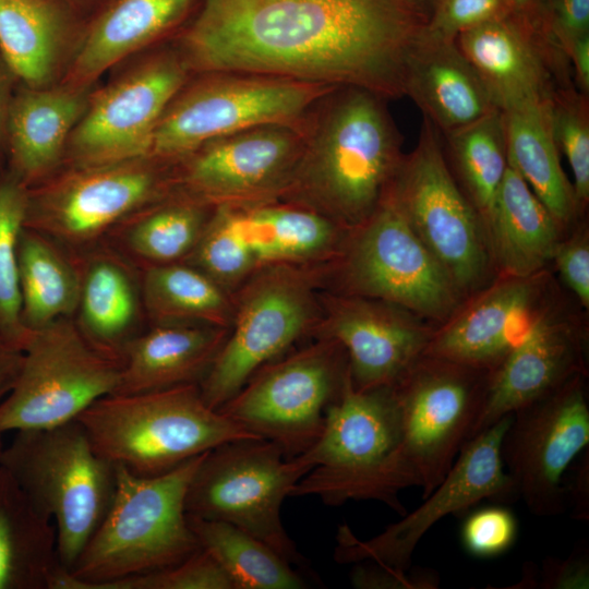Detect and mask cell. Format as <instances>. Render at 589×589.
<instances>
[{
  "label": "cell",
  "instance_id": "6da1fadb",
  "mask_svg": "<svg viewBox=\"0 0 589 589\" xmlns=\"http://www.w3.org/2000/svg\"><path fill=\"white\" fill-rule=\"evenodd\" d=\"M424 22L400 0H203L181 36L190 70L247 72L405 96Z\"/></svg>",
  "mask_w": 589,
  "mask_h": 589
},
{
  "label": "cell",
  "instance_id": "7a4b0ae2",
  "mask_svg": "<svg viewBox=\"0 0 589 589\" xmlns=\"http://www.w3.org/2000/svg\"><path fill=\"white\" fill-rule=\"evenodd\" d=\"M387 100L359 86L328 91L308 117L302 153L280 201L314 211L347 230L368 219L405 156Z\"/></svg>",
  "mask_w": 589,
  "mask_h": 589
},
{
  "label": "cell",
  "instance_id": "3957f363",
  "mask_svg": "<svg viewBox=\"0 0 589 589\" xmlns=\"http://www.w3.org/2000/svg\"><path fill=\"white\" fill-rule=\"evenodd\" d=\"M204 454L154 477L116 466V491L105 517L72 568L58 570L50 589H100L173 566L200 550L185 494Z\"/></svg>",
  "mask_w": 589,
  "mask_h": 589
},
{
  "label": "cell",
  "instance_id": "277c9868",
  "mask_svg": "<svg viewBox=\"0 0 589 589\" xmlns=\"http://www.w3.org/2000/svg\"><path fill=\"white\" fill-rule=\"evenodd\" d=\"M400 418L393 386L342 392L325 413L320 438L303 457L313 468L290 497L315 495L329 506L373 500L401 516V490L418 486L400 452Z\"/></svg>",
  "mask_w": 589,
  "mask_h": 589
},
{
  "label": "cell",
  "instance_id": "5b68a950",
  "mask_svg": "<svg viewBox=\"0 0 589 589\" xmlns=\"http://www.w3.org/2000/svg\"><path fill=\"white\" fill-rule=\"evenodd\" d=\"M76 420L101 457L140 477L166 473L230 441L260 438L211 408L196 384L109 394Z\"/></svg>",
  "mask_w": 589,
  "mask_h": 589
},
{
  "label": "cell",
  "instance_id": "8992f818",
  "mask_svg": "<svg viewBox=\"0 0 589 589\" xmlns=\"http://www.w3.org/2000/svg\"><path fill=\"white\" fill-rule=\"evenodd\" d=\"M0 465L52 521L58 561L70 570L112 502L117 467L95 450L76 419L15 432Z\"/></svg>",
  "mask_w": 589,
  "mask_h": 589
},
{
  "label": "cell",
  "instance_id": "52a82bcc",
  "mask_svg": "<svg viewBox=\"0 0 589 589\" xmlns=\"http://www.w3.org/2000/svg\"><path fill=\"white\" fill-rule=\"evenodd\" d=\"M326 263L260 266L235 292L229 334L200 383L218 410L263 365L312 335L321 316Z\"/></svg>",
  "mask_w": 589,
  "mask_h": 589
},
{
  "label": "cell",
  "instance_id": "ba28073f",
  "mask_svg": "<svg viewBox=\"0 0 589 589\" xmlns=\"http://www.w3.org/2000/svg\"><path fill=\"white\" fill-rule=\"evenodd\" d=\"M329 285L330 291L383 300L437 325L466 300L389 191L368 219L348 231L326 264L324 287Z\"/></svg>",
  "mask_w": 589,
  "mask_h": 589
},
{
  "label": "cell",
  "instance_id": "9c48e42d",
  "mask_svg": "<svg viewBox=\"0 0 589 589\" xmlns=\"http://www.w3.org/2000/svg\"><path fill=\"white\" fill-rule=\"evenodd\" d=\"M202 74L184 84L164 111L149 157L173 164L209 141L260 125L302 131L314 106L334 87L247 72Z\"/></svg>",
  "mask_w": 589,
  "mask_h": 589
},
{
  "label": "cell",
  "instance_id": "30bf717a",
  "mask_svg": "<svg viewBox=\"0 0 589 589\" xmlns=\"http://www.w3.org/2000/svg\"><path fill=\"white\" fill-rule=\"evenodd\" d=\"M312 468L301 456L287 459L267 440L224 443L197 465L185 494L187 514L233 525L303 568L306 560L284 527L281 505Z\"/></svg>",
  "mask_w": 589,
  "mask_h": 589
},
{
  "label": "cell",
  "instance_id": "8fae6325",
  "mask_svg": "<svg viewBox=\"0 0 589 589\" xmlns=\"http://www.w3.org/2000/svg\"><path fill=\"white\" fill-rule=\"evenodd\" d=\"M388 191L466 299L498 276L482 220L449 169L441 133L426 118Z\"/></svg>",
  "mask_w": 589,
  "mask_h": 589
},
{
  "label": "cell",
  "instance_id": "7c38bea8",
  "mask_svg": "<svg viewBox=\"0 0 589 589\" xmlns=\"http://www.w3.org/2000/svg\"><path fill=\"white\" fill-rule=\"evenodd\" d=\"M172 190L173 164L153 157L69 166L27 189L24 226L75 254Z\"/></svg>",
  "mask_w": 589,
  "mask_h": 589
},
{
  "label": "cell",
  "instance_id": "4fadbf2b",
  "mask_svg": "<svg viewBox=\"0 0 589 589\" xmlns=\"http://www.w3.org/2000/svg\"><path fill=\"white\" fill-rule=\"evenodd\" d=\"M349 375L345 349L329 338L260 368L218 411L252 435L277 444L287 459L314 446L328 407Z\"/></svg>",
  "mask_w": 589,
  "mask_h": 589
},
{
  "label": "cell",
  "instance_id": "5bb4252c",
  "mask_svg": "<svg viewBox=\"0 0 589 589\" xmlns=\"http://www.w3.org/2000/svg\"><path fill=\"white\" fill-rule=\"evenodd\" d=\"M121 368V361L93 348L71 317L32 332L17 377L0 402V433L75 420L117 390Z\"/></svg>",
  "mask_w": 589,
  "mask_h": 589
},
{
  "label": "cell",
  "instance_id": "9a60e30c",
  "mask_svg": "<svg viewBox=\"0 0 589 589\" xmlns=\"http://www.w3.org/2000/svg\"><path fill=\"white\" fill-rule=\"evenodd\" d=\"M490 371L422 354L393 385L400 452L422 498L443 480L481 410Z\"/></svg>",
  "mask_w": 589,
  "mask_h": 589
},
{
  "label": "cell",
  "instance_id": "2e32d148",
  "mask_svg": "<svg viewBox=\"0 0 589 589\" xmlns=\"http://www.w3.org/2000/svg\"><path fill=\"white\" fill-rule=\"evenodd\" d=\"M512 413L468 440L443 480L423 503L372 539L361 540L348 526L337 533L335 560L342 564L372 561L406 570L422 537L442 518L461 515L483 500L517 501L515 485L505 470L501 448Z\"/></svg>",
  "mask_w": 589,
  "mask_h": 589
},
{
  "label": "cell",
  "instance_id": "e0dca14e",
  "mask_svg": "<svg viewBox=\"0 0 589 589\" xmlns=\"http://www.w3.org/2000/svg\"><path fill=\"white\" fill-rule=\"evenodd\" d=\"M586 373L512 413L501 455L518 497L536 516L565 512L564 478L589 445Z\"/></svg>",
  "mask_w": 589,
  "mask_h": 589
},
{
  "label": "cell",
  "instance_id": "ac0fdd59",
  "mask_svg": "<svg viewBox=\"0 0 589 589\" xmlns=\"http://www.w3.org/2000/svg\"><path fill=\"white\" fill-rule=\"evenodd\" d=\"M189 71L181 53H163L95 94L70 134L69 166L149 157L156 125Z\"/></svg>",
  "mask_w": 589,
  "mask_h": 589
},
{
  "label": "cell",
  "instance_id": "d6986e66",
  "mask_svg": "<svg viewBox=\"0 0 589 589\" xmlns=\"http://www.w3.org/2000/svg\"><path fill=\"white\" fill-rule=\"evenodd\" d=\"M302 148V131L289 125L235 132L173 163V190L214 207L280 201Z\"/></svg>",
  "mask_w": 589,
  "mask_h": 589
},
{
  "label": "cell",
  "instance_id": "ffe728a7",
  "mask_svg": "<svg viewBox=\"0 0 589 589\" xmlns=\"http://www.w3.org/2000/svg\"><path fill=\"white\" fill-rule=\"evenodd\" d=\"M321 316L312 334L337 341L358 390L393 386L424 353L435 326L409 310L377 299L320 293Z\"/></svg>",
  "mask_w": 589,
  "mask_h": 589
},
{
  "label": "cell",
  "instance_id": "44dd1931",
  "mask_svg": "<svg viewBox=\"0 0 589 589\" xmlns=\"http://www.w3.org/2000/svg\"><path fill=\"white\" fill-rule=\"evenodd\" d=\"M546 269L524 277L497 276L435 326L423 354L492 371L550 305Z\"/></svg>",
  "mask_w": 589,
  "mask_h": 589
},
{
  "label": "cell",
  "instance_id": "7402d4cb",
  "mask_svg": "<svg viewBox=\"0 0 589 589\" xmlns=\"http://www.w3.org/2000/svg\"><path fill=\"white\" fill-rule=\"evenodd\" d=\"M580 373L587 374L584 333L569 316L550 304L490 372L469 440Z\"/></svg>",
  "mask_w": 589,
  "mask_h": 589
},
{
  "label": "cell",
  "instance_id": "603a6c76",
  "mask_svg": "<svg viewBox=\"0 0 589 589\" xmlns=\"http://www.w3.org/2000/svg\"><path fill=\"white\" fill-rule=\"evenodd\" d=\"M456 44L502 111L545 100L556 86L573 84L567 59L513 14L462 32Z\"/></svg>",
  "mask_w": 589,
  "mask_h": 589
},
{
  "label": "cell",
  "instance_id": "cb8c5ba5",
  "mask_svg": "<svg viewBox=\"0 0 589 589\" xmlns=\"http://www.w3.org/2000/svg\"><path fill=\"white\" fill-rule=\"evenodd\" d=\"M74 256L80 294L72 320L93 348L122 362L129 345L149 325L141 271L105 241Z\"/></svg>",
  "mask_w": 589,
  "mask_h": 589
},
{
  "label": "cell",
  "instance_id": "d4e9b609",
  "mask_svg": "<svg viewBox=\"0 0 589 589\" xmlns=\"http://www.w3.org/2000/svg\"><path fill=\"white\" fill-rule=\"evenodd\" d=\"M87 98L84 87H26L12 97L5 127L11 172L27 189L59 170Z\"/></svg>",
  "mask_w": 589,
  "mask_h": 589
},
{
  "label": "cell",
  "instance_id": "484cf974",
  "mask_svg": "<svg viewBox=\"0 0 589 589\" xmlns=\"http://www.w3.org/2000/svg\"><path fill=\"white\" fill-rule=\"evenodd\" d=\"M404 91L442 135L498 109L456 41L428 40L421 33L407 62Z\"/></svg>",
  "mask_w": 589,
  "mask_h": 589
},
{
  "label": "cell",
  "instance_id": "4316f807",
  "mask_svg": "<svg viewBox=\"0 0 589 589\" xmlns=\"http://www.w3.org/2000/svg\"><path fill=\"white\" fill-rule=\"evenodd\" d=\"M230 328L149 324L127 348L113 394H140L203 381Z\"/></svg>",
  "mask_w": 589,
  "mask_h": 589
},
{
  "label": "cell",
  "instance_id": "83f0119b",
  "mask_svg": "<svg viewBox=\"0 0 589 589\" xmlns=\"http://www.w3.org/2000/svg\"><path fill=\"white\" fill-rule=\"evenodd\" d=\"M564 233L550 211L508 164L488 228L497 275L524 277L544 271Z\"/></svg>",
  "mask_w": 589,
  "mask_h": 589
},
{
  "label": "cell",
  "instance_id": "f1b7e54d",
  "mask_svg": "<svg viewBox=\"0 0 589 589\" xmlns=\"http://www.w3.org/2000/svg\"><path fill=\"white\" fill-rule=\"evenodd\" d=\"M194 0H117L92 24L69 73V85L85 87L134 51L179 26Z\"/></svg>",
  "mask_w": 589,
  "mask_h": 589
},
{
  "label": "cell",
  "instance_id": "f546056e",
  "mask_svg": "<svg viewBox=\"0 0 589 589\" xmlns=\"http://www.w3.org/2000/svg\"><path fill=\"white\" fill-rule=\"evenodd\" d=\"M231 207L260 266L329 262L349 231L314 211L284 201Z\"/></svg>",
  "mask_w": 589,
  "mask_h": 589
},
{
  "label": "cell",
  "instance_id": "4dcf8cb0",
  "mask_svg": "<svg viewBox=\"0 0 589 589\" xmlns=\"http://www.w3.org/2000/svg\"><path fill=\"white\" fill-rule=\"evenodd\" d=\"M214 208L172 190L121 221L105 242L139 269L184 262L199 242Z\"/></svg>",
  "mask_w": 589,
  "mask_h": 589
},
{
  "label": "cell",
  "instance_id": "1f68e13d",
  "mask_svg": "<svg viewBox=\"0 0 589 589\" xmlns=\"http://www.w3.org/2000/svg\"><path fill=\"white\" fill-rule=\"evenodd\" d=\"M61 567L52 521L0 465V589H50Z\"/></svg>",
  "mask_w": 589,
  "mask_h": 589
},
{
  "label": "cell",
  "instance_id": "d6a6232c",
  "mask_svg": "<svg viewBox=\"0 0 589 589\" xmlns=\"http://www.w3.org/2000/svg\"><path fill=\"white\" fill-rule=\"evenodd\" d=\"M549 98L502 111L507 158L566 231L582 213L561 165L551 129Z\"/></svg>",
  "mask_w": 589,
  "mask_h": 589
},
{
  "label": "cell",
  "instance_id": "836d02e7",
  "mask_svg": "<svg viewBox=\"0 0 589 589\" xmlns=\"http://www.w3.org/2000/svg\"><path fill=\"white\" fill-rule=\"evenodd\" d=\"M21 317L34 332L73 317L80 294V268L74 254L49 236L23 228L17 247Z\"/></svg>",
  "mask_w": 589,
  "mask_h": 589
},
{
  "label": "cell",
  "instance_id": "e575fe53",
  "mask_svg": "<svg viewBox=\"0 0 589 589\" xmlns=\"http://www.w3.org/2000/svg\"><path fill=\"white\" fill-rule=\"evenodd\" d=\"M69 26L58 0H0V53L27 87L51 80Z\"/></svg>",
  "mask_w": 589,
  "mask_h": 589
},
{
  "label": "cell",
  "instance_id": "d590c367",
  "mask_svg": "<svg viewBox=\"0 0 589 589\" xmlns=\"http://www.w3.org/2000/svg\"><path fill=\"white\" fill-rule=\"evenodd\" d=\"M140 271L149 324L194 323L230 328L233 294L197 267L176 262Z\"/></svg>",
  "mask_w": 589,
  "mask_h": 589
},
{
  "label": "cell",
  "instance_id": "8d00e7d4",
  "mask_svg": "<svg viewBox=\"0 0 589 589\" xmlns=\"http://www.w3.org/2000/svg\"><path fill=\"white\" fill-rule=\"evenodd\" d=\"M441 136L449 169L478 212L488 236L494 203L508 167L503 112L496 109Z\"/></svg>",
  "mask_w": 589,
  "mask_h": 589
},
{
  "label": "cell",
  "instance_id": "74e56055",
  "mask_svg": "<svg viewBox=\"0 0 589 589\" xmlns=\"http://www.w3.org/2000/svg\"><path fill=\"white\" fill-rule=\"evenodd\" d=\"M188 515V514H187ZM201 549L208 552L235 589H302V574L266 543L228 522L188 515Z\"/></svg>",
  "mask_w": 589,
  "mask_h": 589
},
{
  "label": "cell",
  "instance_id": "f35d334b",
  "mask_svg": "<svg viewBox=\"0 0 589 589\" xmlns=\"http://www.w3.org/2000/svg\"><path fill=\"white\" fill-rule=\"evenodd\" d=\"M27 188L11 172L0 177V342L23 350L32 332L21 317L17 247Z\"/></svg>",
  "mask_w": 589,
  "mask_h": 589
},
{
  "label": "cell",
  "instance_id": "ab89813d",
  "mask_svg": "<svg viewBox=\"0 0 589 589\" xmlns=\"http://www.w3.org/2000/svg\"><path fill=\"white\" fill-rule=\"evenodd\" d=\"M232 293L260 267L230 205L215 206L194 250L184 261Z\"/></svg>",
  "mask_w": 589,
  "mask_h": 589
},
{
  "label": "cell",
  "instance_id": "60d3db41",
  "mask_svg": "<svg viewBox=\"0 0 589 589\" xmlns=\"http://www.w3.org/2000/svg\"><path fill=\"white\" fill-rule=\"evenodd\" d=\"M552 134L560 153L567 158L579 211L589 202V96L574 84L556 86L549 98Z\"/></svg>",
  "mask_w": 589,
  "mask_h": 589
},
{
  "label": "cell",
  "instance_id": "b9f144b4",
  "mask_svg": "<svg viewBox=\"0 0 589 589\" xmlns=\"http://www.w3.org/2000/svg\"><path fill=\"white\" fill-rule=\"evenodd\" d=\"M101 589H235L231 580L205 550L156 572L108 582Z\"/></svg>",
  "mask_w": 589,
  "mask_h": 589
},
{
  "label": "cell",
  "instance_id": "7bdbcfd3",
  "mask_svg": "<svg viewBox=\"0 0 589 589\" xmlns=\"http://www.w3.org/2000/svg\"><path fill=\"white\" fill-rule=\"evenodd\" d=\"M510 14L505 0H436L421 29V37L456 41L459 34Z\"/></svg>",
  "mask_w": 589,
  "mask_h": 589
},
{
  "label": "cell",
  "instance_id": "ee69618b",
  "mask_svg": "<svg viewBox=\"0 0 589 589\" xmlns=\"http://www.w3.org/2000/svg\"><path fill=\"white\" fill-rule=\"evenodd\" d=\"M460 536L461 543L470 555L481 558L495 557L514 544L517 520L505 507L480 508L465 518Z\"/></svg>",
  "mask_w": 589,
  "mask_h": 589
},
{
  "label": "cell",
  "instance_id": "f6af8a7d",
  "mask_svg": "<svg viewBox=\"0 0 589 589\" xmlns=\"http://www.w3.org/2000/svg\"><path fill=\"white\" fill-rule=\"evenodd\" d=\"M552 262L584 309L589 308V232L581 224L558 244Z\"/></svg>",
  "mask_w": 589,
  "mask_h": 589
},
{
  "label": "cell",
  "instance_id": "bcb514c9",
  "mask_svg": "<svg viewBox=\"0 0 589 589\" xmlns=\"http://www.w3.org/2000/svg\"><path fill=\"white\" fill-rule=\"evenodd\" d=\"M352 564L350 581L358 589H436L440 584V577L433 569L400 570L372 561Z\"/></svg>",
  "mask_w": 589,
  "mask_h": 589
},
{
  "label": "cell",
  "instance_id": "7dc6e473",
  "mask_svg": "<svg viewBox=\"0 0 589 589\" xmlns=\"http://www.w3.org/2000/svg\"><path fill=\"white\" fill-rule=\"evenodd\" d=\"M588 35L589 0H552L544 38L553 49L567 59L573 44Z\"/></svg>",
  "mask_w": 589,
  "mask_h": 589
},
{
  "label": "cell",
  "instance_id": "c3c4849f",
  "mask_svg": "<svg viewBox=\"0 0 589 589\" xmlns=\"http://www.w3.org/2000/svg\"><path fill=\"white\" fill-rule=\"evenodd\" d=\"M537 585L542 589H588L589 549L585 542L579 543L564 560L546 557Z\"/></svg>",
  "mask_w": 589,
  "mask_h": 589
},
{
  "label": "cell",
  "instance_id": "681fc988",
  "mask_svg": "<svg viewBox=\"0 0 589 589\" xmlns=\"http://www.w3.org/2000/svg\"><path fill=\"white\" fill-rule=\"evenodd\" d=\"M569 481L564 486L565 504L572 505V515L578 520H589V450L581 453L574 465Z\"/></svg>",
  "mask_w": 589,
  "mask_h": 589
},
{
  "label": "cell",
  "instance_id": "f907efd6",
  "mask_svg": "<svg viewBox=\"0 0 589 589\" xmlns=\"http://www.w3.org/2000/svg\"><path fill=\"white\" fill-rule=\"evenodd\" d=\"M510 14L537 32L543 39L552 0H505Z\"/></svg>",
  "mask_w": 589,
  "mask_h": 589
},
{
  "label": "cell",
  "instance_id": "816d5d0a",
  "mask_svg": "<svg viewBox=\"0 0 589 589\" xmlns=\"http://www.w3.org/2000/svg\"><path fill=\"white\" fill-rule=\"evenodd\" d=\"M567 60L574 71L578 91L589 96V35L573 44Z\"/></svg>",
  "mask_w": 589,
  "mask_h": 589
},
{
  "label": "cell",
  "instance_id": "f5cc1de1",
  "mask_svg": "<svg viewBox=\"0 0 589 589\" xmlns=\"http://www.w3.org/2000/svg\"><path fill=\"white\" fill-rule=\"evenodd\" d=\"M22 360L23 350L0 342V402L12 388Z\"/></svg>",
  "mask_w": 589,
  "mask_h": 589
},
{
  "label": "cell",
  "instance_id": "db71d44e",
  "mask_svg": "<svg viewBox=\"0 0 589 589\" xmlns=\"http://www.w3.org/2000/svg\"><path fill=\"white\" fill-rule=\"evenodd\" d=\"M12 73L0 58V141L5 136V127L11 96Z\"/></svg>",
  "mask_w": 589,
  "mask_h": 589
},
{
  "label": "cell",
  "instance_id": "11a10c76",
  "mask_svg": "<svg viewBox=\"0 0 589 589\" xmlns=\"http://www.w3.org/2000/svg\"><path fill=\"white\" fill-rule=\"evenodd\" d=\"M411 12L423 22L429 17L436 0H400Z\"/></svg>",
  "mask_w": 589,
  "mask_h": 589
},
{
  "label": "cell",
  "instance_id": "9f6ffc18",
  "mask_svg": "<svg viewBox=\"0 0 589 589\" xmlns=\"http://www.w3.org/2000/svg\"><path fill=\"white\" fill-rule=\"evenodd\" d=\"M2 435L3 434L0 433V456H1L2 449L4 447L3 442H2Z\"/></svg>",
  "mask_w": 589,
  "mask_h": 589
}]
</instances>
